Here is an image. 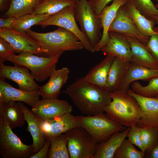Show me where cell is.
<instances>
[{
	"label": "cell",
	"mask_w": 158,
	"mask_h": 158,
	"mask_svg": "<svg viewBox=\"0 0 158 158\" xmlns=\"http://www.w3.org/2000/svg\"><path fill=\"white\" fill-rule=\"evenodd\" d=\"M81 113L86 116L103 113L111 102V92L87 80L84 77L76 80L63 91Z\"/></svg>",
	"instance_id": "cell-1"
},
{
	"label": "cell",
	"mask_w": 158,
	"mask_h": 158,
	"mask_svg": "<svg viewBox=\"0 0 158 158\" xmlns=\"http://www.w3.org/2000/svg\"><path fill=\"white\" fill-rule=\"evenodd\" d=\"M37 42L44 51V56L50 57L62 54L64 51L82 50L83 46L73 33L58 27L53 31L44 33L30 29L26 32Z\"/></svg>",
	"instance_id": "cell-2"
},
{
	"label": "cell",
	"mask_w": 158,
	"mask_h": 158,
	"mask_svg": "<svg viewBox=\"0 0 158 158\" xmlns=\"http://www.w3.org/2000/svg\"><path fill=\"white\" fill-rule=\"evenodd\" d=\"M111 102L104 109L106 116L126 127L136 125L141 116L137 100L127 92L118 90L111 92Z\"/></svg>",
	"instance_id": "cell-3"
},
{
	"label": "cell",
	"mask_w": 158,
	"mask_h": 158,
	"mask_svg": "<svg viewBox=\"0 0 158 158\" xmlns=\"http://www.w3.org/2000/svg\"><path fill=\"white\" fill-rule=\"evenodd\" d=\"M62 54L50 57L40 56L31 53L24 52L7 57L5 61L13 64L24 66L31 71L35 79L41 82L49 77Z\"/></svg>",
	"instance_id": "cell-4"
},
{
	"label": "cell",
	"mask_w": 158,
	"mask_h": 158,
	"mask_svg": "<svg viewBox=\"0 0 158 158\" xmlns=\"http://www.w3.org/2000/svg\"><path fill=\"white\" fill-rule=\"evenodd\" d=\"M76 118L80 126L99 143L107 140L114 133L127 127L111 120L103 113L93 115H78Z\"/></svg>",
	"instance_id": "cell-5"
},
{
	"label": "cell",
	"mask_w": 158,
	"mask_h": 158,
	"mask_svg": "<svg viewBox=\"0 0 158 158\" xmlns=\"http://www.w3.org/2000/svg\"><path fill=\"white\" fill-rule=\"evenodd\" d=\"M74 7L75 18L80 30L94 48L102 36L101 20L87 0H79L75 2Z\"/></svg>",
	"instance_id": "cell-6"
},
{
	"label": "cell",
	"mask_w": 158,
	"mask_h": 158,
	"mask_svg": "<svg viewBox=\"0 0 158 158\" xmlns=\"http://www.w3.org/2000/svg\"><path fill=\"white\" fill-rule=\"evenodd\" d=\"M0 119V154L4 158H27L35 154L32 144L27 145Z\"/></svg>",
	"instance_id": "cell-7"
},
{
	"label": "cell",
	"mask_w": 158,
	"mask_h": 158,
	"mask_svg": "<svg viewBox=\"0 0 158 158\" xmlns=\"http://www.w3.org/2000/svg\"><path fill=\"white\" fill-rule=\"evenodd\" d=\"M65 133L70 158H93L98 143L85 129L79 126Z\"/></svg>",
	"instance_id": "cell-8"
},
{
	"label": "cell",
	"mask_w": 158,
	"mask_h": 158,
	"mask_svg": "<svg viewBox=\"0 0 158 158\" xmlns=\"http://www.w3.org/2000/svg\"><path fill=\"white\" fill-rule=\"evenodd\" d=\"M74 6H68L58 13L50 16L47 19L36 25L43 28L49 25L62 28L74 34L80 40L84 48L90 52L94 53V48L88 40L80 29L76 21Z\"/></svg>",
	"instance_id": "cell-9"
},
{
	"label": "cell",
	"mask_w": 158,
	"mask_h": 158,
	"mask_svg": "<svg viewBox=\"0 0 158 158\" xmlns=\"http://www.w3.org/2000/svg\"><path fill=\"white\" fill-rule=\"evenodd\" d=\"M0 37L8 43L17 53L24 52L44 56L42 49L37 42L26 32H20L12 29L0 28Z\"/></svg>",
	"instance_id": "cell-10"
},
{
	"label": "cell",
	"mask_w": 158,
	"mask_h": 158,
	"mask_svg": "<svg viewBox=\"0 0 158 158\" xmlns=\"http://www.w3.org/2000/svg\"><path fill=\"white\" fill-rule=\"evenodd\" d=\"M39 125L46 140L80 126L76 116L71 113L45 120L39 118Z\"/></svg>",
	"instance_id": "cell-11"
},
{
	"label": "cell",
	"mask_w": 158,
	"mask_h": 158,
	"mask_svg": "<svg viewBox=\"0 0 158 158\" xmlns=\"http://www.w3.org/2000/svg\"><path fill=\"white\" fill-rule=\"evenodd\" d=\"M127 92L137 100L141 109V118L136 125L141 128L158 129V97L142 96L131 89H129Z\"/></svg>",
	"instance_id": "cell-12"
},
{
	"label": "cell",
	"mask_w": 158,
	"mask_h": 158,
	"mask_svg": "<svg viewBox=\"0 0 158 158\" xmlns=\"http://www.w3.org/2000/svg\"><path fill=\"white\" fill-rule=\"evenodd\" d=\"M13 66H6L0 62V77L10 80L18 85L19 89L27 91L38 90L39 86L29 71L22 66L14 64Z\"/></svg>",
	"instance_id": "cell-13"
},
{
	"label": "cell",
	"mask_w": 158,
	"mask_h": 158,
	"mask_svg": "<svg viewBox=\"0 0 158 158\" xmlns=\"http://www.w3.org/2000/svg\"><path fill=\"white\" fill-rule=\"evenodd\" d=\"M109 31L118 33L125 37L135 38L146 45L150 39V37L143 35L139 31L128 13L125 4L118 9Z\"/></svg>",
	"instance_id": "cell-14"
},
{
	"label": "cell",
	"mask_w": 158,
	"mask_h": 158,
	"mask_svg": "<svg viewBox=\"0 0 158 158\" xmlns=\"http://www.w3.org/2000/svg\"><path fill=\"white\" fill-rule=\"evenodd\" d=\"M31 111L38 118L45 120L71 113L72 106L67 101L57 98L39 100Z\"/></svg>",
	"instance_id": "cell-15"
},
{
	"label": "cell",
	"mask_w": 158,
	"mask_h": 158,
	"mask_svg": "<svg viewBox=\"0 0 158 158\" xmlns=\"http://www.w3.org/2000/svg\"><path fill=\"white\" fill-rule=\"evenodd\" d=\"M38 89L27 91L13 87L4 79L0 78V101L24 102L32 107L39 100Z\"/></svg>",
	"instance_id": "cell-16"
},
{
	"label": "cell",
	"mask_w": 158,
	"mask_h": 158,
	"mask_svg": "<svg viewBox=\"0 0 158 158\" xmlns=\"http://www.w3.org/2000/svg\"><path fill=\"white\" fill-rule=\"evenodd\" d=\"M109 40L101 49L105 55L117 57L130 62L132 53L129 42L125 36L118 33L109 31Z\"/></svg>",
	"instance_id": "cell-17"
},
{
	"label": "cell",
	"mask_w": 158,
	"mask_h": 158,
	"mask_svg": "<svg viewBox=\"0 0 158 158\" xmlns=\"http://www.w3.org/2000/svg\"><path fill=\"white\" fill-rule=\"evenodd\" d=\"M70 72L67 67L54 69L50 75L48 82L45 85L39 86V92L42 99L57 98L61 93V88L67 82Z\"/></svg>",
	"instance_id": "cell-18"
},
{
	"label": "cell",
	"mask_w": 158,
	"mask_h": 158,
	"mask_svg": "<svg viewBox=\"0 0 158 158\" xmlns=\"http://www.w3.org/2000/svg\"><path fill=\"white\" fill-rule=\"evenodd\" d=\"M127 2L128 0H114L110 5L106 6L98 15L101 20L103 31L100 41L94 48L95 52L100 51L108 42L109 27L119 8Z\"/></svg>",
	"instance_id": "cell-19"
},
{
	"label": "cell",
	"mask_w": 158,
	"mask_h": 158,
	"mask_svg": "<svg viewBox=\"0 0 158 158\" xmlns=\"http://www.w3.org/2000/svg\"><path fill=\"white\" fill-rule=\"evenodd\" d=\"M158 77V69H153L130 62L127 73L117 90L127 92L133 82L138 80H149Z\"/></svg>",
	"instance_id": "cell-20"
},
{
	"label": "cell",
	"mask_w": 158,
	"mask_h": 158,
	"mask_svg": "<svg viewBox=\"0 0 158 158\" xmlns=\"http://www.w3.org/2000/svg\"><path fill=\"white\" fill-rule=\"evenodd\" d=\"M125 37L130 44L132 56L131 62L151 68L158 69V62L146 45L135 38Z\"/></svg>",
	"instance_id": "cell-21"
},
{
	"label": "cell",
	"mask_w": 158,
	"mask_h": 158,
	"mask_svg": "<svg viewBox=\"0 0 158 158\" xmlns=\"http://www.w3.org/2000/svg\"><path fill=\"white\" fill-rule=\"evenodd\" d=\"M18 103L24 113L25 121L28 124L27 130L32 137V145L36 153L44 146L46 142L39 126V118L22 102H18Z\"/></svg>",
	"instance_id": "cell-22"
},
{
	"label": "cell",
	"mask_w": 158,
	"mask_h": 158,
	"mask_svg": "<svg viewBox=\"0 0 158 158\" xmlns=\"http://www.w3.org/2000/svg\"><path fill=\"white\" fill-rule=\"evenodd\" d=\"M130 127L113 133L106 141L98 143L93 158H113L114 154L123 140L127 137Z\"/></svg>",
	"instance_id": "cell-23"
},
{
	"label": "cell",
	"mask_w": 158,
	"mask_h": 158,
	"mask_svg": "<svg viewBox=\"0 0 158 158\" xmlns=\"http://www.w3.org/2000/svg\"><path fill=\"white\" fill-rule=\"evenodd\" d=\"M0 119L6 121L11 129L23 126L26 121L23 111L16 102L0 101Z\"/></svg>",
	"instance_id": "cell-24"
},
{
	"label": "cell",
	"mask_w": 158,
	"mask_h": 158,
	"mask_svg": "<svg viewBox=\"0 0 158 158\" xmlns=\"http://www.w3.org/2000/svg\"><path fill=\"white\" fill-rule=\"evenodd\" d=\"M114 58L113 56L107 55L100 62L89 71L84 76L85 78L96 85L107 88L109 71Z\"/></svg>",
	"instance_id": "cell-25"
},
{
	"label": "cell",
	"mask_w": 158,
	"mask_h": 158,
	"mask_svg": "<svg viewBox=\"0 0 158 158\" xmlns=\"http://www.w3.org/2000/svg\"><path fill=\"white\" fill-rule=\"evenodd\" d=\"M130 62L115 57L110 66L107 81V88L112 92L117 90L125 76Z\"/></svg>",
	"instance_id": "cell-26"
},
{
	"label": "cell",
	"mask_w": 158,
	"mask_h": 158,
	"mask_svg": "<svg viewBox=\"0 0 158 158\" xmlns=\"http://www.w3.org/2000/svg\"><path fill=\"white\" fill-rule=\"evenodd\" d=\"M125 5L128 13L141 34L145 36L150 37L157 33L154 30L156 24L154 21L146 18L129 2L126 3Z\"/></svg>",
	"instance_id": "cell-27"
},
{
	"label": "cell",
	"mask_w": 158,
	"mask_h": 158,
	"mask_svg": "<svg viewBox=\"0 0 158 158\" xmlns=\"http://www.w3.org/2000/svg\"><path fill=\"white\" fill-rule=\"evenodd\" d=\"M75 4L72 0H41L31 14L50 16Z\"/></svg>",
	"instance_id": "cell-28"
},
{
	"label": "cell",
	"mask_w": 158,
	"mask_h": 158,
	"mask_svg": "<svg viewBox=\"0 0 158 158\" xmlns=\"http://www.w3.org/2000/svg\"><path fill=\"white\" fill-rule=\"evenodd\" d=\"M41 0H11L6 17L15 18L27 14H31Z\"/></svg>",
	"instance_id": "cell-29"
},
{
	"label": "cell",
	"mask_w": 158,
	"mask_h": 158,
	"mask_svg": "<svg viewBox=\"0 0 158 158\" xmlns=\"http://www.w3.org/2000/svg\"><path fill=\"white\" fill-rule=\"evenodd\" d=\"M68 139L65 133L47 139L51 142L47 158H70L67 147Z\"/></svg>",
	"instance_id": "cell-30"
},
{
	"label": "cell",
	"mask_w": 158,
	"mask_h": 158,
	"mask_svg": "<svg viewBox=\"0 0 158 158\" xmlns=\"http://www.w3.org/2000/svg\"><path fill=\"white\" fill-rule=\"evenodd\" d=\"M49 17L42 15H25L15 18L12 24L11 29L19 32H26L33 25H36Z\"/></svg>",
	"instance_id": "cell-31"
},
{
	"label": "cell",
	"mask_w": 158,
	"mask_h": 158,
	"mask_svg": "<svg viewBox=\"0 0 158 158\" xmlns=\"http://www.w3.org/2000/svg\"><path fill=\"white\" fill-rule=\"evenodd\" d=\"M145 154L138 150L128 139H124L116 151L113 158H144Z\"/></svg>",
	"instance_id": "cell-32"
},
{
	"label": "cell",
	"mask_w": 158,
	"mask_h": 158,
	"mask_svg": "<svg viewBox=\"0 0 158 158\" xmlns=\"http://www.w3.org/2000/svg\"><path fill=\"white\" fill-rule=\"evenodd\" d=\"M131 89L140 95L150 97H158V77L149 80L146 85H142L139 82L135 81L131 85Z\"/></svg>",
	"instance_id": "cell-33"
},
{
	"label": "cell",
	"mask_w": 158,
	"mask_h": 158,
	"mask_svg": "<svg viewBox=\"0 0 158 158\" xmlns=\"http://www.w3.org/2000/svg\"><path fill=\"white\" fill-rule=\"evenodd\" d=\"M143 15L149 20L154 21L158 18V9L151 0H128Z\"/></svg>",
	"instance_id": "cell-34"
},
{
	"label": "cell",
	"mask_w": 158,
	"mask_h": 158,
	"mask_svg": "<svg viewBox=\"0 0 158 158\" xmlns=\"http://www.w3.org/2000/svg\"><path fill=\"white\" fill-rule=\"evenodd\" d=\"M141 135L145 153L147 154L158 143V129L152 127L141 128Z\"/></svg>",
	"instance_id": "cell-35"
},
{
	"label": "cell",
	"mask_w": 158,
	"mask_h": 158,
	"mask_svg": "<svg viewBox=\"0 0 158 158\" xmlns=\"http://www.w3.org/2000/svg\"><path fill=\"white\" fill-rule=\"evenodd\" d=\"M141 129V128L137 125L130 127L127 137L128 139L134 145L137 146L140 150L145 153L142 141Z\"/></svg>",
	"instance_id": "cell-36"
},
{
	"label": "cell",
	"mask_w": 158,
	"mask_h": 158,
	"mask_svg": "<svg viewBox=\"0 0 158 158\" xmlns=\"http://www.w3.org/2000/svg\"><path fill=\"white\" fill-rule=\"evenodd\" d=\"M154 30L157 33L150 37L146 46L153 56L158 62V27H154Z\"/></svg>",
	"instance_id": "cell-37"
},
{
	"label": "cell",
	"mask_w": 158,
	"mask_h": 158,
	"mask_svg": "<svg viewBox=\"0 0 158 158\" xmlns=\"http://www.w3.org/2000/svg\"><path fill=\"white\" fill-rule=\"evenodd\" d=\"M16 52L7 42L0 38V62L4 63L6 59L15 54Z\"/></svg>",
	"instance_id": "cell-38"
},
{
	"label": "cell",
	"mask_w": 158,
	"mask_h": 158,
	"mask_svg": "<svg viewBox=\"0 0 158 158\" xmlns=\"http://www.w3.org/2000/svg\"><path fill=\"white\" fill-rule=\"evenodd\" d=\"M114 0H89L88 2L97 15L111 1Z\"/></svg>",
	"instance_id": "cell-39"
},
{
	"label": "cell",
	"mask_w": 158,
	"mask_h": 158,
	"mask_svg": "<svg viewBox=\"0 0 158 158\" xmlns=\"http://www.w3.org/2000/svg\"><path fill=\"white\" fill-rule=\"evenodd\" d=\"M50 141L46 140L45 145L38 152L32 155L30 158H46L50 145Z\"/></svg>",
	"instance_id": "cell-40"
},
{
	"label": "cell",
	"mask_w": 158,
	"mask_h": 158,
	"mask_svg": "<svg viewBox=\"0 0 158 158\" xmlns=\"http://www.w3.org/2000/svg\"><path fill=\"white\" fill-rule=\"evenodd\" d=\"M15 18L12 17H7L6 18H0V28L11 29L12 24Z\"/></svg>",
	"instance_id": "cell-41"
},
{
	"label": "cell",
	"mask_w": 158,
	"mask_h": 158,
	"mask_svg": "<svg viewBox=\"0 0 158 158\" xmlns=\"http://www.w3.org/2000/svg\"><path fill=\"white\" fill-rule=\"evenodd\" d=\"M148 158H158V143L148 154L145 155Z\"/></svg>",
	"instance_id": "cell-42"
},
{
	"label": "cell",
	"mask_w": 158,
	"mask_h": 158,
	"mask_svg": "<svg viewBox=\"0 0 158 158\" xmlns=\"http://www.w3.org/2000/svg\"><path fill=\"white\" fill-rule=\"evenodd\" d=\"M6 1V0H0V8L1 10L4 8Z\"/></svg>",
	"instance_id": "cell-43"
},
{
	"label": "cell",
	"mask_w": 158,
	"mask_h": 158,
	"mask_svg": "<svg viewBox=\"0 0 158 158\" xmlns=\"http://www.w3.org/2000/svg\"><path fill=\"white\" fill-rule=\"evenodd\" d=\"M155 22L157 24V26L158 27V18L155 20Z\"/></svg>",
	"instance_id": "cell-44"
},
{
	"label": "cell",
	"mask_w": 158,
	"mask_h": 158,
	"mask_svg": "<svg viewBox=\"0 0 158 158\" xmlns=\"http://www.w3.org/2000/svg\"><path fill=\"white\" fill-rule=\"evenodd\" d=\"M155 6L156 7V8H158V3H157V4H156L155 5Z\"/></svg>",
	"instance_id": "cell-45"
},
{
	"label": "cell",
	"mask_w": 158,
	"mask_h": 158,
	"mask_svg": "<svg viewBox=\"0 0 158 158\" xmlns=\"http://www.w3.org/2000/svg\"><path fill=\"white\" fill-rule=\"evenodd\" d=\"M73 0V1H74L75 2H77V1H78L79 0Z\"/></svg>",
	"instance_id": "cell-46"
},
{
	"label": "cell",
	"mask_w": 158,
	"mask_h": 158,
	"mask_svg": "<svg viewBox=\"0 0 158 158\" xmlns=\"http://www.w3.org/2000/svg\"><path fill=\"white\" fill-rule=\"evenodd\" d=\"M154 0L155 1H157V3H158V0Z\"/></svg>",
	"instance_id": "cell-47"
}]
</instances>
